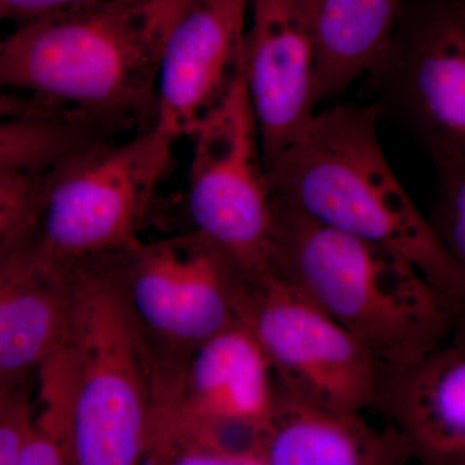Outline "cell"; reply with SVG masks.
<instances>
[{
	"instance_id": "obj_1",
	"label": "cell",
	"mask_w": 465,
	"mask_h": 465,
	"mask_svg": "<svg viewBox=\"0 0 465 465\" xmlns=\"http://www.w3.org/2000/svg\"><path fill=\"white\" fill-rule=\"evenodd\" d=\"M193 0H92L18 25L0 45V88L108 131L149 119L171 26Z\"/></svg>"
},
{
	"instance_id": "obj_2",
	"label": "cell",
	"mask_w": 465,
	"mask_h": 465,
	"mask_svg": "<svg viewBox=\"0 0 465 465\" xmlns=\"http://www.w3.org/2000/svg\"><path fill=\"white\" fill-rule=\"evenodd\" d=\"M381 115L378 104H339L316 113L262 164L269 192L320 224L409 259L464 304L465 266L437 240L391 170L379 140Z\"/></svg>"
},
{
	"instance_id": "obj_3",
	"label": "cell",
	"mask_w": 465,
	"mask_h": 465,
	"mask_svg": "<svg viewBox=\"0 0 465 465\" xmlns=\"http://www.w3.org/2000/svg\"><path fill=\"white\" fill-rule=\"evenodd\" d=\"M272 266L382 365L448 342L463 302L393 251L320 224L272 195Z\"/></svg>"
},
{
	"instance_id": "obj_4",
	"label": "cell",
	"mask_w": 465,
	"mask_h": 465,
	"mask_svg": "<svg viewBox=\"0 0 465 465\" xmlns=\"http://www.w3.org/2000/svg\"><path fill=\"white\" fill-rule=\"evenodd\" d=\"M65 341L75 367L74 465L145 464L157 365L112 253L73 264Z\"/></svg>"
},
{
	"instance_id": "obj_5",
	"label": "cell",
	"mask_w": 465,
	"mask_h": 465,
	"mask_svg": "<svg viewBox=\"0 0 465 465\" xmlns=\"http://www.w3.org/2000/svg\"><path fill=\"white\" fill-rule=\"evenodd\" d=\"M173 145L152 125L130 139H101L58 159L42 173L30 240L63 264L119 252L142 240Z\"/></svg>"
},
{
	"instance_id": "obj_6",
	"label": "cell",
	"mask_w": 465,
	"mask_h": 465,
	"mask_svg": "<svg viewBox=\"0 0 465 465\" xmlns=\"http://www.w3.org/2000/svg\"><path fill=\"white\" fill-rule=\"evenodd\" d=\"M112 258L157 374H173L202 344L241 322L249 278L202 232L142 238Z\"/></svg>"
},
{
	"instance_id": "obj_7",
	"label": "cell",
	"mask_w": 465,
	"mask_h": 465,
	"mask_svg": "<svg viewBox=\"0 0 465 465\" xmlns=\"http://www.w3.org/2000/svg\"><path fill=\"white\" fill-rule=\"evenodd\" d=\"M249 282L241 322L262 348L275 385L331 411L376 410L382 363L273 266Z\"/></svg>"
},
{
	"instance_id": "obj_8",
	"label": "cell",
	"mask_w": 465,
	"mask_h": 465,
	"mask_svg": "<svg viewBox=\"0 0 465 465\" xmlns=\"http://www.w3.org/2000/svg\"><path fill=\"white\" fill-rule=\"evenodd\" d=\"M189 139L192 229L219 244L253 280L272 268V194L243 74Z\"/></svg>"
},
{
	"instance_id": "obj_9",
	"label": "cell",
	"mask_w": 465,
	"mask_h": 465,
	"mask_svg": "<svg viewBox=\"0 0 465 465\" xmlns=\"http://www.w3.org/2000/svg\"><path fill=\"white\" fill-rule=\"evenodd\" d=\"M367 75L381 112L409 124L434 166L465 159L463 0H433L410 17L403 11Z\"/></svg>"
},
{
	"instance_id": "obj_10",
	"label": "cell",
	"mask_w": 465,
	"mask_h": 465,
	"mask_svg": "<svg viewBox=\"0 0 465 465\" xmlns=\"http://www.w3.org/2000/svg\"><path fill=\"white\" fill-rule=\"evenodd\" d=\"M249 0H193L164 39L155 75L153 127L191 137L243 74Z\"/></svg>"
},
{
	"instance_id": "obj_11",
	"label": "cell",
	"mask_w": 465,
	"mask_h": 465,
	"mask_svg": "<svg viewBox=\"0 0 465 465\" xmlns=\"http://www.w3.org/2000/svg\"><path fill=\"white\" fill-rule=\"evenodd\" d=\"M273 378L249 327L232 324L173 374L155 375L153 430L173 425L259 430L274 400Z\"/></svg>"
},
{
	"instance_id": "obj_12",
	"label": "cell",
	"mask_w": 465,
	"mask_h": 465,
	"mask_svg": "<svg viewBox=\"0 0 465 465\" xmlns=\"http://www.w3.org/2000/svg\"><path fill=\"white\" fill-rule=\"evenodd\" d=\"M243 82L265 164L316 114V57L298 0H252Z\"/></svg>"
},
{
	"instance_id": "obj_13",
	"label": "cell",
	"mask_w": 465,
	"mask_h": 465,
	"mask_svg": "<svg viewBox=\"0 0 465 465\" xmlns=\"http://www.w3.org/2000/svg\"><path fill=\"white\" fill-rule=\"evenodd\" d=\"M376 411L396 428L411 459L464 465V333L412 362L382 365Z\"/></svg>"
},
{
	"instance_id": "obj_14",
	"label": "cell",
	"mask_w": 465,
	"mask_h": 465,
	"mask_svg": "<svg viewBox=\"0 0 465 465\" xmlns=\"http://www.w3.org/2000/svg\"><path fill=\"white\" fill-rule=\"evenodd\" d=\"M73 264L29 234L0 256V378L35 374L69 331Z\"/></svg>"
},
{
	"instance_id": "obj_15",
	"label": "cell",
	"mask_w": 465,
	"mask_h": 465,
	"mask_svg": "<svg viewBox=\"0 0 465 465\" xmlns=\"http://www.w3.org/2000/svg\"><path fill=\"white\" fill-rule=\"evenodd\" d=\"M262 465H401L411 459L393 425L379 430L360 412L308 405L275 385L259 428Z\"/></svg>"
},
{
	"instance_id": "obj_16",
	"label": "cell",
	"mask_w": 465,
	"mask_h": 465,
	"mask_svg": "<svg viewBox=\"0 0 465 465\" xmlns=\"http://www.w3.org/2000/svg\"><path fill=\"white\" fill-rule=\"evenodd\" d=\"M405 0H298L316 57L318 103L341 94L375 65Z\"/></svg>"
},
{
	"instance_id": "obj_17",
	"label": "cell",
	"mask_w": 465,
	"mask_h": 465,
	"mask_svg": "<svg viewBox=\"0 0 465 465\" xmlns=\"http://www.w3.org/2000/svg\"><path fill=\"white\" fill-rule=\"evenodd\" d=\"M75 414L74 360L64 341L36 369L32 430L17 465H74Z\"/></svg>"
},
{
	"instance_id": "obj_18",
	"label": "cell",
	"mask_w": 465,
	"mask_h": 465,
	"mask_svg": "<svg viewBox=\"0 0 465 465\" xmlns=\"http://www.w3.org/2000/svg\"><path fill=\"white\" fill-rule=\"evenodd\" d=\"M105 133L67 113L0 118V168L43 173L74 150L105 139Z\"/></svg>"
},
{
	"instance_id": "obj_19",
	"label": "cell",
	"mask_w": 465,
	"mask_h": 465,
	"mask_svg": "<svg viewBox=\"0 0 465 465\" xmlns=\"http://www.w3.org/2000/svg\"><path fill=\"white\" fill-rule=\"evenodd\" d=\"M434 167L439 188L427 222L450 255L465 266V159Z\"/></svg>"
},
{
	"instance_id": "obj_20",
	"label": "cell",
	"mask_w": 465,
	"mask_h": 465,
	"mask_svg": "<svg viewBox=\"0 0 465 465\" xmlns=\"http://www.w3.org/2000/svg\"><path fill=\"white\" fill-rule=\"evenodd\" d=\"M43 173L0 168V256L29 234Z\"/></svg>"
},
{
	"instance_id": "obj_21",
	"label": "cell",
	"mask_w": 465,
	"mask_h": 465,
	"mask_svg": "<svg viewBox=\"0 0 465 465\" xmlns=\"http://www.w3.org/2000/svg\"><path fill=\"white\" fill-rule=\"evenodd\" d=\"M35 374L0 378V465H17L33 423Z\"/></svg>"
},
{
	"instance_id": "obj_22",
	"label": "cell",
	"mask_w": 465,
	"mask_h": 465,
	"mask_svg": "<svg viewBox=\"0 0 465 465\" xmlns=\"http://www.w3.org/2000/svg\"><path fill=\"white\" fill-rule=\"evenodd\" d=\"M88 2L92 0H0V20L16 21L23 25Z\"/></svg>"
},
{
	"instance_id": "obj_23",
	"label": "cell",
	"mask_w": 465,
	"mask_h": 465,
	"mask_svg": "<svg viewBox=\"0 0 465 465\" xmlns=\"http://www.w3.org/2000/svg\"><path fill=\"white\" fill-rule=\"evenodd\" d=\"M60 110L30 96L2 94L0 92V118L11 116L41 114V113H57Z\"/></svg>"
},
{
	"instance_id": "obj_24",
	"label": "cell",
	"mask_w": 465,
	"mask_h": 465,
	"mask_svg": "<svg viewBox=\"0 0 465 465\" xmlns=\"http://www.w3.org/2000/svg\"><path fill=\"white\" fill-rule=\"evenodd\" d=\"M0 45H2V39H0Z\"/></svg>"
}]
</instances>
